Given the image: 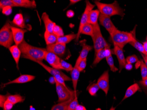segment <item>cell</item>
I'll use <instances>...</instances> for the list:
<instances>
[{"label":"cell","instance_id":"obj_37","mask_svg":"<svg viewBox=\"0 0 147 110\" xmlns=\"http://www.w3.org/2000/svg\"><path fill=\"white\" fill-rule=\"evenodd\" d=\"M53 33L57 37L64 36V32H63V30L61 26L57 25V24L55 25V27L53 29Z\"/></svg>","mask_w":147,"mask_h":110},{"label":"cell","instance_id":"obj_21","mask_svg":"<svg viewBox=\"0 0 147 110\" xmlns=\"http://www.w3.org/2000/svg\"><path fill=\"white\" fill-rule=\"evenodd\" d=\"M80 73V72L78 70V67H74L72 71L71 72V77L72 81L74 91L75 92H77V87L78 82L79 79Z\"/></svg>","mask_w":147,"mask_h":110},{"label":"cell","instance_id":"obj_6","mask_svg":"<svg viewBox=\"0 0 147 110\" xmlns=\"http://www.w3.org/2000/svg\"><path fill=\"white\" fill-rule=\"evenodd\" d=\"M56 91L58 97V102L68 101L73 95L77 94L74 91L71 90L67 87H65L59 84L55 80Z\"/></svg>","mask_w":147,"mask_h":110},{"label":"cell","instance_id":"obj_43","mask_svg":"<svg viewBox=\"0 0 147 110\" xmlns=\"http://www.w3.org/2000/svg\"><path fill=\"white\" fill-rule=\"evenodd\" d=\"M13 105L10 101L7 100L5 102L3 107V110H11L13 107Z\"/></svg>","mask_w":147,"mask_h":110},{"label":"cell","instance_id":"obj_50","mask_svg":"<svg viewBox=\"0 0 147 110\" xmlns=\"http://www.w3.org/2000/svg\"><path fill=\"white\" fill-rule=\"evenodd\" d=\"M142 57L143 58L144 60V62L145 64H146L147 67V57L143 54H142Z\"/></svg>","mask_w":147,"mask_h":110},{"label":"cell","instance_id":"obj_53","mask_svg":"<svg viewBox=\"0 0 147 110\" xmlns=\"http://www.w3.org/2000/svg\"><path fill=\"white\" fill-rule=\"evenodd\" d=\"M145 56H146V57H147V55H145Z\"/></svg>","mask_w":147,"mask_h":110},{"label":"cell","instance_id":"obj_34","mask_svg":"<svg viewBox=\"0 0 147 110\" xmlns=\"http://www.w3.org/2000/svg\"><path fill=\"white\" fill-rule=\"evenodd\" d=\"M16 7L14 3H13L12 0H1L0 1V9L2 10L3 8L6 6Z\"/></svg>","mask_w":147,"mask_h":110},{"label":"cell","instance_id":"obj_5","mask_svg":"<svg viewBox=\"0 0 147 110\" xmlns=\"http://www.w3.org/2000/svg\"><path fill=\"white\" fill-rule=\"evenodd\" d=\"M93 34L92 39L93 40V47L94 48L95 55L101 49H104L109 45L104 38L101 33L99 24L92 25Z\"/></svg>","mask_w":147,"mask_h":110},{"label":"cell","instance_id":"obj_11","mask_svg":"<svg viewBox=\"0 0 147 110\" xmlns=\"http://www.w3.org/2000/svg\"><path fill=\"white\" fill-rule=\"evenodd\" d=\"M11 30L15 43L17 46H19L24 40V37L25 33L28 32V30L19 28L14 26H11Z\"/></svg>","mask_w":147,"mask_h":110},{"label":"cell","instance_id":"obj_24","mask_svg":"<svg viewBox=\"0 0 147 110\" xmlns=\"http://www.w3.org/2000/svg\"><path fill=\"white\" fill-rule=\"evenodd\" d=\"M140 90V88L138 84L137 83H134V84L131 85L126 90L124 97L122 100V101H124L127 98L130 97L133 95H134L137 91Z\"/></svg>","mask_w":147,"mask_h":110},{"label":"cell","instance_id":"obj_28","mask_svg":"<svg viewBox=\"0 0 147 110\" xmlns=\"http://www.w3.org/2000/svg\"><path fill=\"white\" fill-rule=\"evenodd\" d=\"M129 44L135 48L138 51H139L140 53H142V54L144 55H147V53L145 52V50H144L143 45L137 41L136 39L130 42Z\"/></svg>","mask_w":147,"mask_h":110},{"label":"cell","instance_id":"obj_42","mask_svg":"<svg viewBox=\"0 0 147 110\" xmlns=\"http://www.w3.org/2000/svg\"><path fill=\"white\" fill-rule=\"evenodd\" d=\"M9 95V93H8L6 95H1L0 96V107L1 108H3L4 104H5L6 101L8 100V97Z\"/></svg>","mask_w":147,"mask_h":110},{"label":"cell","instance_id":"obj_10","mask_svg":"<svg viewBox=\"0 0 147 110\" xmlns=\"http://www.w3.org/2000/svg\"><path fill=\"white\" fill-rule=\"evenodd\" d=\"M109 71L104 72V73L100 76L97 80V84L99 86L100 89L103 91L106 95L108 94L109 89Z\"/></svg>","mask_w":147,"mask_h":110},{"label":"cell","instance_id":"obj_32","mask_svg":"<svg viewBox=\"0 0 147 110\" xmlns=\"http://www.w3.org/2000/svg\"><path fill=\"white\" fill-rule=\"evenodd\" d=\"M140 67H141L142 79V80H144L147 78V67L144 63V61L142 59H141Z\"/></svg>","mask_w":147,"mask_h":110},{"label":"cell","instance_id":"obj_41","mask_svg":"<svg viewBox=\"0 0 147 110\" xmlns=\"http://www.w3.org/2000/svg\"><path fill=\"white\" fill-rule=\"evenodd\" d=\"M86 62L87 58L82 59L80 62L79 65L78 66V70L80 72H82L86 68Z\"/></svg>","mask_w":147,"mask_h":110},{"label":"cell","instance_id":"obj_51","mask_svg":"<svg viewBox=\"0 0 147 110\" xmlns=\"http://www.w3.org/2000/svg\"><path fill=\"white\" fill-rule=\"evenodd\" d=\"M143 46L144 47V49L145 50V52L147 53V41L144 42L143 43Z\"/></svg>","mask_w":147,"mask_h":110},{"label":"cell","instance_id":"obj_19","mask_svg":"<svg viewBox=\"0 0 147 110\" xmlns=\"http://www.w3.org/2000/svg\"><path fill=\"white\" fill-rule=\"evenodd\" d=\"M9 49L13 59L15 61L17 68L19 69V61L22 55L21 50L20 49L19 46H17L16 45L11 46Z\"/></svg>","mask_w":147,"mask_h":110},{"label":"cell","instance_id":"obj_35","mask_svg":"<svg viewBox=\"0 0 147 110\" xmlns=\"http://www.w3.org/2000/svg\"><path fill=\"white\" fill-rule=\"evenodd\" d=\"M78 105H79V103H78V100L77 95H76L73 100H72L70 103L66 110H76L77 107Z\"/></svg>","mask_w":147,"mask_h":110},{"label":"cell","instance_id":"obj_7","mask_svg":"<svg viewBox=\"0 0 147 110\" xmlns=\"http://www.w3.org/2000/svg\"><path fill=\"white\" fill-rule=\"evenodd\" d=\"M95 5H92L89 1H86V7L85 11L82 16L81 19L80 20V24H79V28H78V32L77 34V37L76 40L77 42L79 40V37L81 34L84 26L88 23V18H89V13L91 11L93 10Z\"/></svg>","mask_w":147,"mask_h":110},{"label":"cell","instance_id":"obj_15","mask_svg":"<svg viewBox=\"0 0 147 110\" xmlns=\"http://www.w3.org/2000/svg\"><path fill=\"white\" fill-rule=\"evenodd\" d=\"M113 53L116 55L119 61V72H121L123 69L124 68L125 66L126 63V59L124 55L123 49L120 48L119 46L114 45V48L113 49Z\"/></svg>","mask_w":147,"mask_h":110},{"label":"cell","instance_id":"obj_14","mask_svg":"<svg viewBox=\"0 0 147 110\" xmlns=\"http://www.w3.org/2000/svg\"><path fill=\"white\" fill-rule=\"evenodd\" d=\"M33 61H34V62L37 63L38 64L41 65L45 70L47 71L49 73L52 74L53 76H54L56 75H57V74H59V75H61V76L63 77L65 81H69L71 80V78H70L69 77L67 76V75H66L65 74L63 73L61 71H59V70H57V69H56L53 68V67H50L47 66L45 63H44L42 61L33 60Z\"/></svg>","mask_w":147,"mask_h":110},{"label":"cell","instance_id":"obj_46","mask_svg":"<svg viewBox=\"0 0 147 110\" xmlns=\"http://www.w3.org/2000/svg\"><path fill=\"white\" fill-rule=\"evenodd\" d=\"M125 68L128 71H130L133 68V65L132 64L126 63L125 66Z\"/></svg>","mask_w":147,"mask_h":110},{"label":"cell","instance_id":"obj_3","mask_svg":"<svg viewBox=\"0 0 147 110\" xmlns=\"http://www.w3.org/2000/svg\"><path fill=\"white\" fill-rule=\"evenodd\" d=\"M125 32L120 30H115L111 36L114 45L123 49L127 44L136 39L135 34Z\"/></svg>","mask_w":147,"mask_h":110},{"label":"cell","instance_id":"obj_25","mask_svg":"<svg viewBox=\"0 0 147 110\" xmlns=\"http://www.w3.org/2000/svg\"><path fill=\"white\" fill-rule=\"evenodd\" d=\"M58 37L53 33H49L45 31L44 33V38L47 45L53 44L57 43Z\"/></svg>","mask_w":147,"mask_h":110},{"label":"cell","instance_id":"obj_12","mask_svg":"<svg viewBox=\"0 0 147 110\" xmlns=\"http://www.w3.org/2000/svg\"><path fill=\"white\" fill-rule=\"evenodd\" d=\"M66 45L56 43L53 44L47 45L46 49L48 52L53 53L58 56H62L66 51Z\"/></svg>","mask_w":147,"mask_h":110},{"label":"cell","instance_id":"obj_40","mask_svg":"<svg viewBox=\"0 0 147 110\" xmlns=\"http://www.w3.org/2000/svg\"><path fill=\"white\" fill-rule=\"evenodd\" d=\"M53 77H54V78H55V80H56L59 83L61 84V85H63V86H64L65 87H67L65 83V81L62 76H61V75H59V74H57V75H56Z\"/></svg>","mask_w":147,"mask_h":110},{"label":"cell","instance_id":"obj_44","mask_svg":"<svg viewBox=\"0 0 147 110\" xmlns=\"http://www.w3.org/2000/svg\"><path fill=\"white\" fill-rule=\"evenodd\" d=\"M105 50V58L109 57L110 56H112V52L110 49V46L109 45H108L106 46L104 49Z\"/></svg>","mask_w":147,"mask_h":110},{"label":"cell","instance_id":"obj_9","mask_svg":"<svg viewBox=\"0 0 147 110\" xmlns=\"http://www.w3.org/2000/svg\"><path fill=\"white\" fill-rule=\"evenodd\" d=\"M44 59L51 65L52 67L57 70L62 69L61 66V59L58 56L53 53L46 51Z\"/></svg>","mask_w":147,"mask_h":110},{"label":"cell","instance_id":"obj_13","mask_svg":"<svg viewBox=\"0 0 147 110\" xmlns=\"http://www.w3.org/2000/svg\"><path fill=\"white\" fill-rule=\"evenodd\" d=\"M86 40L80 41V45L82 46V49L81 52H80V55L76 61V63L75 64V67H78L79 65V63L82 59L87 58V57L88 56V53L90 50L92 49V46L88 45L86 44Z\"/></svg>","mask_w":147,"mask_h":110},{"label":"cell","instance_id":"obj_26","mask_svg":"<svg viewBox=\"0 0 147 110\" xmlns=\"http://www.w3.org/2000/svg\"><path fill=\"white\" fill-rule=\"evenodd\" d=\"M76 37L77 34H71L62 37H58L57 43L66 45L73 40L76 38Z\"/></svg>","mask_w":147,"mask_h":110},{"label":"cell","instance_id":"obj_22","mask_svg":"<svg viewBox=\"0 0 147 110\" xmlns=\"http://www.w3.org/2000/svg\"><path fill=\"white\" fill-rule=\"evenodd\" d=\"M77 95V94H75L72 96L71 98L68 101H65L59 102V104L54 105L51 108V110H66L67 109L68 106L69 105L70 103L75 98L76 96Z\"/></svg>","mask_w":147,"mask_h":110},{"label":"cell","instance_id":"obj_17","mask_svg":"<svg viewBox=\"0 0 147 110\" xmlns=\"http://www.w3.org/2000/svg\"><path fill=\"white\" fill-rule=\"evenodd\" d=\"M16 7H20L27 9H34L37 7L34 0H12Z\"/></svg>","mask_w":147,"mask_h":110},{"label":"cell","instance_id":"obj_47","mask_svg":"<svg viewBox=\"0 0 147 110\" xmlns=\"http://www.w3.org/2000/svg\"><path fill=\"white\" fill-rule=\"evenodd\" d=\"M140 83L144 86L147 88V78L140 82Z\"/></svg>","mask_w":147,"mask_h":110},{"label":"cell","instance_id":"obj_16","mask_svg":"<svg viewBox=\"0 0 147 110\" xmlns=\"http://www.w3.org/2000/svg\"><path fill=\"white\" fill-rule=\"evenodd\" d=\"M35 77L29 74H23L14 80L7 82L4 84V86L11 84H22L31 82L35 79Z\"/></svg>","mask_w":147,"mask_h":110},{"label":"cell","instance_id":"obj_31","mask_svg":"<svg viewBox=\"0 0 147 110\" xmlns=\"http://www.w3.org/2000/svg\"><path fill=\"white\" fill-rule=\"evenodd\" d=\"M87 89L90 95L92 96H95L100 88L97 83H93L90 84Z\"/></svg>","mask_w":147,"mask_h":110},{"label":"cell","instance_id":"obj_1","mask_svg":"<svg viewBox=\"0 0 147 110\" xmlns=\"http://www.w3.org/2000/svg\"><path fill=\"white\" fill-rule=\"evenodd\" d=\"M19 48L21 50L22 58L33 60L42 61L45 59L46 49L32 46L24 40L20 45Z\"/></svg>","mask_w":147,"mask_h":110},{"label":"cell","instance_id":"obj_49","mask_svg":"<svg viewBox=\"0 0 147 110\" xmlns=\"http://www.w3.org/2000/svg\"><path fill=\"white\" fill-rule=\"evenodd\" d=\"M80 1V0H70L69 6L75 5L76 3H78V2H79V1Z\"/></svg>","mask_w":147,"mask_h":110},{"label":"cell","instance_id":"obj_29","mask_svg":"<svg viewBox=\"0 0 147 110\" xmlns=\"http://www.w3.org/2000/svg\"><path fill=\"white\" fill-rule=\"evenodd\" d=\"M81 34L89 35L92 38L93 34V28L92 25L88 23L85 24L82 28Z\"/></svg>","mask_w":147,"mask_h":110},{"label":"cell","instance_id":"obj_39","mask_svg":"<svg viewBox=\"0 0 147 110\" xmlns=\"http://www.w3.org/2000/svg\"><path fill=\"white\" fill-rule=\"evenodd\" d=\"M12 7L10 6H6L2 9V13L5 15L8 16L11 14L12 11Z\"/></svg>","mask_w":147,"mask_h":110},{"label":"cell","instance_id":"obj_33","mask_svg":"<svg viewBox=\"0 0 147 110\" xmlns=\"http://www.w3.org/2000/svg\"><path fill=\"white\" fill-rule=\"evenodd\" d=\"M106 59L107 62V63L109 64L111 70L113 72H115L119 70L118 68L116 67L114 65V60H113V57L112 56L106 58Z\"/></svg>","mask_w":147,"mask_h":110},{"label":"cell","instance_id":"obj_4","mask_svg":"<svg viewBox=\"0 0 147 110\" xmlns=\"http://www.w3.org/2000/svg\"><path fill=\"white\" fill-rule=\"evenodd\" d=\"M11 26L9 21L8 20L0 30V45L8 49L13 45L14 42Z\"/></svg>","mask_w":147,"mask_h":110},{"label":"cell","instance_id":"obj_38","mask_svg":"<svg viewBox=\"0 0 147 110\" xmlns=\"http://www.w3.org/2000/svg\"><path fill=\"white\" fill-rule=\"evenodd\" d=\"M138 61V58L135 55L129 56L126 59V63H129V64H132L134 63L137 62Z\"/></svg>","mask_w":147,"mask_h":110},{"label":"cell","instance_id":"obj_54","mask_svg":"<svg viewBox=\"0 0 147 110\" xmlns=\"http://www.w3.org/2000/svg\"><path fill=\"white\" fill-rule=\"evenodd\" d=\"M146 39H147V38H146Z\"/></svg>","mask_w":147,"mask_h":110},{"label":"cell","instance_id":"obj_45","mask_svg":"<svg viewBox=\"0 0 147 110\" xmlns=\"http://www.w3.org/2000/svg\"><path fill=\"white\" fill-rule=\"evenodd\" d=\"M75 15V13L73 11L71 10L67 11V12L66 13V16L68 18H72Z\"/></svg>","mask_w":147,"mask_h":110},{"label":"cell","instance_id":"obj_27","mask_svg":"<svg viewBox=\"0 0 147 110\" xmlns=\"http://www.w3.org/2000/svg\"><path fill=\"white\" fill-rule=\"evenodd\" d=\"M8 100L14 105L23 102L24 101L25 97L20 94L9 95L8 97Z\"/></svg>","mask_w":147,"mask_h":110},{"label":"cell","instance_id":"obj_8","mask_svg":"<svg viewBox=\"0 0 147 110\" xmlns=\"http://www.w3.org/2000/svg\"><path fill=\"white\" fill-rule=\"evenodd\" d=\"M110 17V16L100 14L99 20L100 24L105 27L109 33L110 36H111L113 33L117 30V29L112 23Z\"/></svg>","mask_w":147,"mask_h":110},{"label":"cell","instance_id":"obj_20","mask_svg":"<svg viewBox=\"0 0 147 110\" xmlns=\"http://www.w3.org/2000/svg\"><path fill=\"white\" fill-rule=\"evenodd\" d=\"M12 23L16 26L20 27V28L24 29L28 28V25L26 24L24 19L21 13H17L15 16L12 20Z\"/></svg>","mask_w":147,"mask_h":110},{"label":"cell","instance_id":"obj_52","mask_svg":"<svg viewBox=\"0 0 147 110\" xmlns=\"http://www.w3.org/2000/svg\"><path fill=\"white\" fill-rule=\"evenodd\" d=\"M115 110V107H114L112 106L111 108H110L109 110Z\"/></svg>","mask_w":147,"mask_h":110},{"label":"cell","instance_id":"obj_30","mask_svg":"<svg viewBox=\"0 0 147 110\" xmlns=\"http://www.w3.org/2000/svg\"><path fill=\"white\" fill-rule=\"evenodd\" d=\"M95 56V58L92 64L93 66H96V64H98L100 62V61L102 60L103 59L105 58V50H104V49H102L99 50Z\"/></svg>","mask_w":147,"mask_h":110},{"label":"cell","instance_id":"obj_18","mask_svg":"<svg viewBox=\"0 0 147 110\" xmlns=\"http://www.w3.org/2000/svg\"><path fill=\"white\" fill-rule=\"evenodd\" d=\"M42 19L43 21L45 26V31L53 33V30L56 24L51 20L48 15L46 12L43 13L42 16Z\"/></svg>","mask_w":147,"mask_h":110},{"label":"cell","instance_id":"obj_23","mask_svg":"<svg viewBox=\"0 0 147 110\" xmlns=\"http://www.w3.org/2000/svg\"><path fill=\"white\" fill-rule=\"evenodd\" d=\"M100 12L98 9L92 10L89 13L88 24L94 25L98 24V20L100 16Z\"/></svg>","mask_w":147,"mask_h":110},{"label":"cell","instance_id":"obj_48","mask_svg":"<svg viewBox=\"0 0 147 110\" xmlns=\"http://www.w3.org/2000/svg\"><path fill=\"white\" fill-rule=\"evenodd\" d=\"M76 110H87L86 109V107L82 105H78L77 107L76 108Z\"/></svg>","mask_w":147,"mask_h":110},{"label":"cell","instance_id":"obj_2","mask_svg":"<svg viewBox=\"0 0 147 110\" xmlns=\"http://www.w3.org/2000/svg\"><path fill=\"white\" fill-rule=\"evenodd\" d=\"M100 14L111 16L119 15L123 17L125 15L124 10L120 7L117 1L112 4H105L98 1H95Z\"/></svg>","mask_w":147,"mask_h":110},{"label":"cell","instance_id":"obj_36","mask_svg":"<svg viewBox=\"0 0 147 110\" xmlns=\"http://www.w3.org/2000/svg\"><path fill=\"white\" fill-rule=\"evenodd\" d=\"M61 66L62 67L63 70H65L67 72H71L72 71L74 67L70 63H68L64 60L61 59Z\"/></svg>","mask_w":147,"mask_h":110}]
</instances>
